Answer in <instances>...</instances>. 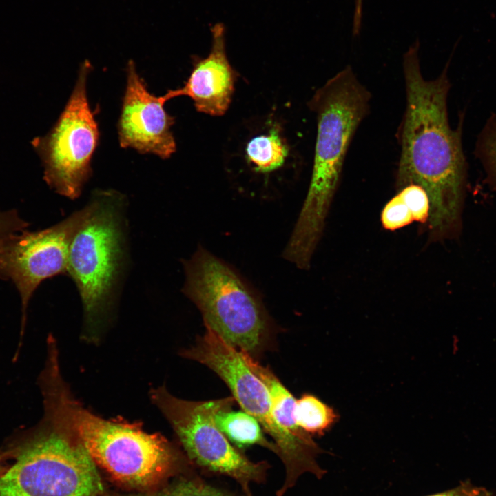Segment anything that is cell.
Here are the masks:
<instances>
[{"mask_svg": "<svg viewBox=\"0 0 496 496\" xmlns=\"http://www.w3.org/2000/svg\"><path fill=\"white\" fill-rule=\"evenodd\" d=\"M211 31L212 45L209 54L194 60L193 69L183 87L170 90L161 96L166 103L179 96H187L197 111L222 116L230 105L236 73L227 56L225 26L216 23Z\"/></svg>", "mask_w": 496, "mask_h": 496, "instance_id": "12", "label": "cell"}, {"mask_svg": "<svg viewBox=\"0 0 496 496\" xmlns=\"http://www.w3.org/2000/svg\"><path fill=\"white\" fill-rule=\"evenodd\" d=\"M371 96L348 65L318 89L309 101L317 118L311 178L283 251V257L298 267L310 266L340 183L349 145L369 113Z\"/></svg>", "mask_w": 496, "mask_h": 496, "instance_id": "3", "label": "cell"}, {"mask_svg": "<svg viewBox=\"0 0 496 496\" xmlns=\"http://www.w3.org/2000/svg\"><path fill=\"white\" fill-rule=\"evenodd\" d=\"M43 406L79 440L94 463L121 486L145 492L187 468L190 462L163 435L148 433L141 424L107 420L83 406L52 364L39 375Z\"/></svg>", "mask_w": 496, "mask_h": 496, "instance_id": "2", "label": "cell"}, {"mask_svg": "<svg viewBox=\"0 0 496 496\" xmlns=\"http://www.w3.org/2000/svg\"><path fill=\"white\" fill-rule=\"evenodd\" d=\"M231 406L221 409L215 415L217 427L229 441L240 451L259 445L277 455L276 446L265 437L259 422L243 410L233 411Z\"/></svg>", "mask_w": 496, "mask_h": 496, "instance_id": "13", "label": "cell"}, {"mask_svg": "<svg viewBox=\"0 0 496 496\" xmlns=\"http://www.w3.org/2000/svg\"><path fill=\"white\" fill-rule=\"evenodd\" d=\"M125 198L99 190L70 241L67 275L74 282L83 311V338L100 339L114 304L126 261Z\"/></svg>", "mask_w": 496, "mask_h": 496, "instance_id": "4", "label": "cell"}, {"mask_svg": "<svg viewBox=\"0 0 496 496\" xmlns=\"http://www.w3.org/2000/svg\"><path fill=\"white\" fill-rule=\"evenodd\" d=\"M179 354L200 362L216 373L230 389L242 409L254 417L273 439L282 462L285 477L277 496H282L305 473L320 479L326 471L316 457L322 450L311 438L302 439L284 429L277 422L268 391L243 361L239 350L227 343L210 328L197 338L194 345Z\"/></svg>", "mask_w": 496, "mask_h": 496, "instance_id": "7", "label": "cell"}, {"mask_svg": "<svg viewBox=\"0 0 496 496\" xmlns=\"http://www.w3.org/2000/svg\"><path fill=\"white\" fill-rule=\"evenodd\" d=\"M380 219L382 227L391 231L409 225L413 221L410 211L397 193L383 207Z\"/></svg>", "mask_w": 496, "mask_h": 496, "instance_id": "19", "label": "cell"}, {"mask_svg": "<svg viewBox=\"0 0 496 496\" xmlns=\"http://www.w3.org/2000/svg\"><path fill=\"white\" fill-rule=\"evenodd\" d=\"M92 65L85 61L69 100L50 132L34 145L44 166V179L54 191L74 200L91 176V159L99 143L95 111L91 109L86 83Z\"/></svg>", "mask_w": 496, "mask_h": 496, "instance_id": "9", "label": "cell"}, {"mask_svg": "<svg viewBox=\"0 0 496 496\" xmlns=\"http://www.w3.org/2000/svg\"><path fill=\"white\" fill-rule=\"evenodd\" d=\"M10 458V453L8 449L4 447L0 450V473L6 466Z\"/></svg>", "mask_w": 496, "mask_h": 496, "instance_id": "23", "label": "cell"}, {"mask_svg": "<svg viewBox=\"0 0 496 496\" xmlns=\"http://www.w3.org/2000/svg\"><path fill=\"white\" fill-rule=\"evenodd\" d=\"M397 193L407 206L413 221L426 225L430 214V200L426 191L417 185L411 184Z\"/></svg>", "mask_w": 496, "mask_h": 496, "instance_id": "18", "label": "cell"}, {"mask_svg": "<svg viewBox=\"0 0 496 496\" xmlns=\"http://www.w3.org/2000/svg\"><path fill=\"white\" fill-rule=\"evenodd\" d=\"M427 496H494L484 487L473 485L470 481L462 482L451 490Z\"/></svg>", "mask_w": 496, "mask_h": 496, "instance_id": "21", "label": "cell"}, {"mask_svg": "<svg viewBox=\"0 0 496 496\" xmlns=\"http://www.w3.org/2000/svg\"><path fill=\"white\" fill-rule=\"evenodd\" d=\"M126 72V87L118 123L120 145L141 154L169 158L176 149L171 130L174 118L165 110L162 96L148 91L133 61H128Z\"/></svg>", "mask_w": 496, "mask_h": 496, "instance_id": "11", "label": "cell"}, {"mask_svg": "<svg viewBox=\"0 0 496 496\" xmlns=\"http://www.w3.org/2000/svg\"><path fill=\"white\" fill-rule=\"evenodd\" d=\"M417 40L403 55L406 108L397 130L400 156L395 189L415 184L430 200V241L449 237L459 222L466 174L462 144V121L453 130L448 121L447 72L433 80L422 74Z\"/></svg>", "mask_w": 496, "mask_h": 496, "instance_id": "1", "label": "cell"}, {"mask_svg": "<svg viewBox=\"0 0 496 496\" xmlns=\"http://www.w3.org/2000/svg\"><path fill=\"white\" fill-rule=\"evenodd\" d=\"M118 496H247L239 495L195 477H183L158 490Z\"/></svg>", "mask_w": 496, "mask_h": 496, "instance_id": "16", "label": "cell"}, {"mask_svg": "<svg viewBox=\"0 0 496 496\" xmlns=\"http://www.w3.org/2000/svg\"><path fill=\"white\" fill-rule=\"evenodd\" d=\"M183 293L207 327L257 360L273 344L276 327L261 299L229 265L199 247L183 260Z\"/></svg>", "mask_w": 496, "mask_h": 496, "instance_id": "6", "label": "cell"}, {"mask_svg": "<svg viewBox=\"0 0 496 496\" xmlns=\"http://www.w3.org/2000/svg\"><path fill=\"white\" fill-rule=\"evenodd\" d=\"M475 150L489 178L496 184V114L490 117L479 134Z\"/></svg>", "mask_w": 496, "mask_h": 496, "instance_id": "17", "label": "cell"}, {"mask_svg": "<svg viewBox=\"0 0 496 496\" xmlns=\"http://www.w3.org/2000/svg\"><path fill=\"white\" fill-rule=\"evenodd\" d=\"M293 416L298 426L311 435H324L338 419L331 406L309 393L296 400Z\"/></svg>", "mask_w": 496, "mask_h": 496, "instance_id": "14", "label": "cell"}, {"mask_svg": "<svg viewBox=\"0 0 496 496\" xmlns=\"http://www.w3.org/2000/svg\"><path fill=\"white\" fill-rule=\"evenodd\" d=\"M88 210L86 205L43 230L21 231L0 238V278L10 280L19 292L22 305L21 335L30 298L44 280L67 274L72 236Z\"/></svg>", "mask_w": 496, "mask_h": 496, "instance_id": "10", "label": "cell"}, {"mask_svg": "<svg viewBox=\"0 0 496 496\" xmlns=\"http://www.w3.org/2000/svg\"><path fill=\"white\" fill-rule=\"evenodd\" d=\"M149 397L172 427L192 464L205 473L233 479L247 496H252V483L265 481L269 464L250 460L216 424V413L233 405V397L189 401L174 396L165 386L152 389Z\"/></svg>", "mask_w": 496, "mask_h": 496, "instance_id": "8", "label": "cell"}, {"mask_svg": "<svg viewBox=\"0 0 496 496\" xmlns=\"http://www.w3.org/2000/svg\"><path fill=\"white\" fill-rule=\"evenodd\" d=\"M363 0L355 1V11L353 15V25L355 27H360L362 23Z\"/></svg>", "mask_w": 496, "mask_h": 496, "instance_id": "22", "label": "cell"}, {"mask_svg": "<svg viewBox=\"0 0 496 496\" xmlns=\"http://www.w3.org/2000/svg\"><path fill=\"white\" fill-rule=\"evenodd\" d=\"M6 448L0 496H103L96 465L79 440L50 410Z\"/></svg>", "mask_w": 496, "mask_h": 496, "instance_id": "5", "label": "cell"}, {"mask_svg": "<svg viewBox=\"0 0 496 496\" xmlns=\"http://www.w3.org/2000/svg\"><path fill=\"white\" fill-rule=\"evenodd\" d=\"M28 227V223L19 216L16 210L0 211V238L23 231Z\"/></svg>", "mask_w": 496, "mask_h": 496, "instance_id": "20", "label": "cell"}, {"mask_svg": "<svg viewBox=\"0 0 496 496\" xmlns=\"http://www.w3.org/2000/svg\"><path fill=\"white\" fill-rule=\"evenodd\" d=\"M247 160L259 172L273 171L280 167L287 156V148L276 129L251 139L246 147Z\"/></svg>", "mask_w": 496, "mask_h": 496, "instance_id": "15", "label": "cell"}]
</instances>
